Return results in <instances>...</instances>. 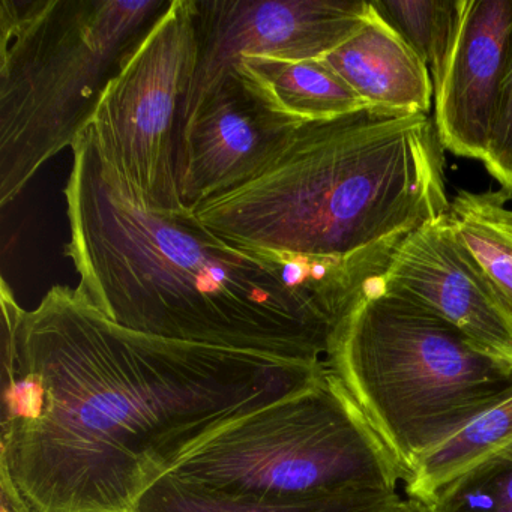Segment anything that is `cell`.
<instances>
[{"label":"cell","mask_w":512,"mask_h":512,"mask_svg":"<svg viewBox=\"0 0 512 512\" xmlns=\"http://www.w3.org/2000/svg\"><path fill=\"white\" fill-rule=\"evenodd\" d=\"M488 205H490L491 212H493L496 220L499 221L503 230L512 236V209L506 208V203L509 202L508 197L497 191V193H487Z\"/></svg>","instance_id":"cell-21"},{"label":"cell","mask_w":512,"mask_h":512,"mask_svg":"<svg viewBox=\"0 0 512 512\" xmlns=\"http://www.w3.org/2000/svg\"><path fill=\"white\" fill-rule=\"evenodd\" d=\"M382 289L442 317L476 346L512 365V322L449 212L413 230L377 278Z\"/></svg>","instance_id":"cell-9"},{"label":"cell","mask_w":512,"mask_h":512,"mask_svg":"<svg viewBox=\"0 0 512 512\" xmlns=\"http://www.w3.org/2000/svg\"><path fill=\"white\" fill-rule=\"evenodd\" d=\"M199 50L197 0H172L89 122L104 157L155 211H188L179 194V148Z\"/></svg>","instance_id":"cell-7"},{"label":"cell","mask_w":512,"mask_h":512,"mask_svg":"<svg viewBox=\"0 0 512 512\" xmlns=\"http://www.w3.org/2000/svg\"><path fill=\"white\" fill-rule=\"evenodd\" d=\"M71 149L64 254L104 317L166 340L325 361L332 332L365 290L358 274L260 256L227 244L191 211L149 208L89 125Z\"/></svg>","instance_id":"cell-2"},{"label":"cell","mask_w":512,"mask_h":512,"mask_svg":"<svg viewBox=\"0 0 512 512\" xmlns=\"http://www.w3.org/2000/svg\"><path fill=\"white\" fill-rule=\"evenodd\" d=\"M482 163L499 182L500 191L512 200V50L500 83L490 142Z\"/></svg>","instance_id":"cell-19"},{"label":"cell","mask_w":512,"mask_h":512,"mask_svg":"<svg viewBox=\"0 0 512 512\" xmlns=\"http://www.w3.org/2000/svg\"><path fill=\"white\" fill-rule=\"evenodd\" d=\"M512 445V394L422 455L404 481L409 499L430 505L442 488Z\"/></svg>","instance_id":"cell-14"},{"label":"cell","mask_w":512,"mask_h":512,"mask_svg":"<svg viewBox=\"0 0 512 512\" xmlns=\"http://www.w3.org/2000/svg\"><path fill=\"white\" fill-rule=\"evenodd\" d=\"M323 61L371 110L400 116L430 113L434 100L430 70L373 5L364 26Z\"/></svg>","instance_id":"cell-12"},{"label":"cell","mask_w":512,"mask_h":512,"mask_svg":"<svg viewBox=\"0 0 512 512\" xmlns=\"http://www.w3.org/2000/svg\"><path fill=\"white\" fill-rule=\"evenodd\" d=\"M511 50L512 0H460L457 31L433 82V121L446 151L484 161Z\"/></svg>","instance_id":"cell-11"},{"label":"cell","mask_w":512,"mask_h":512,"mask_svg":"<svg viewBox=\"0 0 512 512\" xmlns=\"http://www.w3.org/2000/svg\"><path fill=\"white\" fill-rule=\"evenodd\" d=\"M388 512H431L427 505L418 500L401 497Z\"/></svg>","instance_id":"cell-22"},{"label":"cell","mask_w":512,"mask_h":512,"mask_svg":"<svg viewBox=\"0 0 512 512\" xmlns=\"http://www.w3.org/2000/svg\"><path fill=\"white\" fill-rule=\"evenodd\" d=\"M167 475L274 505L398 491L404 482L397 461L328 365L298 394L212 434Z\"/></svg>","instance_id":"cell-6"},{"label":"cell","mask_w":512,"mask_h":512,"mask_svg":"<svg viewBox=\"0 0 512 512\" xmlns=\"http://www.w3.org/2000/svg\"><path fill=\"white\" fill-rule=\"evenodd\" d=\"M371 5L415 50L434 82L457 31L460 0H376Z\"/></svg>","instance_id":"cell-17"},{"label":"cell","mask_w":512,"mask_h":512,"mask_svg":"<svg viewBox=\"0 0 512 512\" xmlns=\"http://www.w3.org/2000/svg\"><path fill=\"white\" fill-rule=\"evenodd\" d=\"M449 206L433 119L367 109L299 125L256 175L191 212L241 250L338 266L388 263Z\"/></svg>","instance_id":"cell-3"},{"label":"cell","mask_w":512,"mask_h":512,"mask_svg":"<svg viewBox=\"0 0 512 512\" xmlns=\"http://www.w3.org/2000/svg\"><path fill=\"white\" fill-rule=\"evenodd\" d=\"M299 125L281 118L238 77L221 80L185 122L179 148V194L194 211L256 175Z\"/></svg>","instance_id":"cell-10"},{"label":"cell","mask_w":512,"mask_h":512,"mask_svg":"<svg viewBox=\"0 0 512 512\" xmlns=\"http://www.w3.org/2000/svg\"><path fill=\"white\" fill-rule=\"evenodd\" d=\"M401 497L398 491H359L299 505H274L226 496L164 475L143 493L134 512H388Z\"/></svg>","instance_id":"cell-15"},{"label":"cell","mask_w":512,"mask_h":512,"mask_svg":"<svg viewBox=\"0 0 512 512\" xmlns=\"http://www.w3.org/2000/svg\"><path fill=\"white\" fill-rule=\"evenodd\" d=\"M0 512H37L20 493L5 467L0 466Z\"/></svg>","instance_id":"cell-20"},{"label":"cell","mask_w":512,"mask_h":512,"mask_svg":"<svg viewBox=\"0 0 512 512\" xmlns=\"http://www.w3.org/2000/svg\"><path fill=\"white\" fill-rule=\"evenodd\" d=\"M449 220L512 322V236L491 212L487 193L460 191L449 206Z\"/></svg>","instance_id":"cell-16"},{"label":"cell","mask_w":512,"mask_h":512,"mask_svg":"<svg viewBox=\"0 0 512 512\" xmlns=\"http://www.w3.org/2000/svg\"><path fill=\"white\" fill-rule=\"evenodd\" d=\"M230 74L268 109L296 124L332 121L370 109L323 59L245 58Z\"/></svg>","instance_id":"cell-13"},{"label":"cell","mask_w":512,"mask_h":512,"mask_svg":"<svg viewBox=\"0 0 512 512\" xmlns=\"http://www.w3.org/2000/svg\"><path fill=\"white\" fill-rule=\"evenodd\" d=\"M370 13L371 2L364 0H197L199 61L185 122L242 59L326 58Z\"/></svg>","instance_id":"cell-8"},{"label":"cell","mask_w":512,"mask_h":512,"mask_svg":"<svg viewBox=\"0 0 512 512\" xmlns=\"http://www.w3.org/2000/svg\"><path fill=\"white\" fill-rule=\"evenodd\" d=\"M325 362L404 481L422 455L512 394L511 364L377 280L332 332Z\"/></svg>","instance_id":"cell-4"},{"label":"cell","mask_w":512,"mask_h":512,"mask_svg":"<svg viewBox=\"0 0 512 512\" xmlns=\"http://www.w3.org/2000/svg\"><path fill=\"white\" fill-rule=\"evenodd\" d=\"M0 305V466L37 512H134L212 434L326 370L130 331L77 287L25 310L2 281Z\"/></svg>","instance_id":"cell-1"},{"label":"cell","mask_w":512,"mask_h":512,"mask_svg":"<svg viewBox=\"0 0 512 512\" xmlns=\"http://www.w3.org/2000/svg\"><path fill=\"white\" fill-rule=\"evenodd\" d=\"M428 508L431 512H512V445L458 476Z\"/></svg>","instance_id":"cell-18"},{"label":"cell","mask_w":512,"mask_h":512,"mask_svg":"<svg viewBox=\"0 0 512 512\" xmlns=\"http://www.w3.org/2000/svg\"><path fill=\"white\" fill-rule=\"evenodd\" d=\"M172 0H0V206L71 148Z\"/></svg>","instance_id":"cell-5"}]
</instances>
